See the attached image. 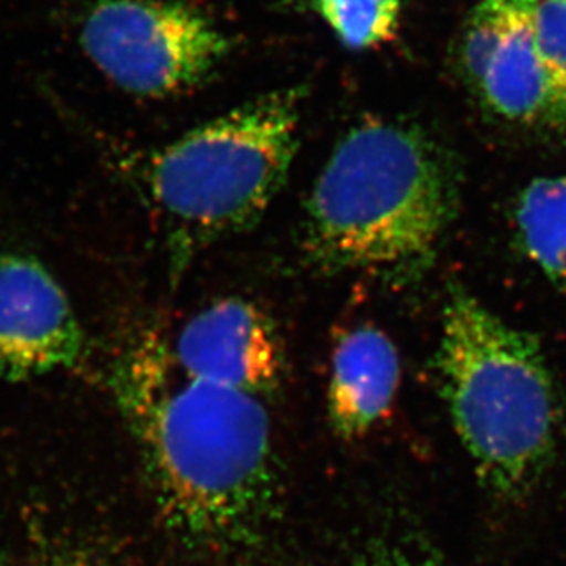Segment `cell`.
<instances>
[{
    "mask_svg": "<svg viewBox=\"0 0 566 566\" xmlns=\"http://www.w3.org/2000/svg\"><path fill=\"white\" fill-rule=\"evenodd\" d=\"M115 392L169 528L196 545L249 539L279 484L263 399L185 376L153 335L122 357Z\"/></svg>",
    "mask_w": 566,
    "mask_h": 566,
    "instance_id": "obj_1",
    "label": "cell"
},
{
    "mask_svg": "<svg viewBox=\"0 0 566 566\" xmlns=\"http://www.w3.org/2000/svg\"><path fill=\"white\" fill-rule=\"evenodd\" d=\"M446 151L401 122H360L322 169L305 210L304 249L327 273L410 282L430 268L457 216Z\"/></svg>",
    "mask_w": 566,
    "mask_h": 566,
    "instance_id": "obj_2",
    "label": "cell"
},
{
    "mask_svg": "<svg viewBox=\"0 0 566 566\" xmlns=\"http://www.w3.org/2000/svg\"><path fill=\"white\" fill-rule=\"evenodd\" d=\"M436 368L452 424L480 479L504 501L534 490L554 458L559 399L535 338L452 289Z\"/></svg>",
    "mask_w": 566,
    "mask_h": 566,
    "instance_id": "obj_3",
    "label": "cell"
},
{
    "mask_svg": "<svg viewBox=\"0 0 566 566\" xmlns=\"http://www.w3.org/2000/svg\"><path fill=\"white\" fill-rule=\"evenodd\" d=\"M302 93L265 94L151 153L142 182L166 223L169 268L258 223L287 179Z\"/></svg>",
    "mask_w": 566,
    "mask_h": 566,
    "instance_id": "obj_4",
    "label": "cell"
},
{
    "mask_svg": "<svg viewBox=\"0 0 566 566\" xmlns=\"http://www.w3.org/2000/svg\"><path fill=\"white\" fill-rule=\"evenodd\" d=\"M82 44L111 82L146 98L199 87L230 50L210 17L169 0H99L83 21Z\"/></svg>",
    "mask_w": 566,
    "mask_h": 566,
    "instance_id": "obj_5",
    "label": "cell"
},
{
    "mask_svg": "<svg viewBox=\"0 0 566 566\" xmlns=\"http://www.w3.org/2000/svg\"><path fill=\"white\" fill-rule=\"evenodd\" d=\"M83 348L71 300L43 263L0 254V379L28 381L66 370Z\"/></svg>",
    "mask_w": 566,
    "mask_h": 566,
    "instance_id": "obj_6",
    "label": "cell"
},
{
    "mask_svg": "<svg viewBox=\"0 0 566 566\" xmlns=\"http://www.w3.org/2000/svg\"><path fill=\"white\" fill-rule=\"evenodd\" d=\"M185 376L271 398L285 374L282 340L260 307L241 298L219 300L186 322L168 344Z\"/></svg>",
    "mask_w": 566,
    "mask_h": 566,
    "instance_id": "obj_7",
    "label": "cell"
},
{
    "mask_svg": "<svg viewBox=\"0 0 566 566\" xmlns=\"http://www.w3.org/2000/svg\"><path fill=\"white\" fill-rule=\"evenodd\" d=\"M471 83L482 104L502 120L566 129V96L535 44L528 0H512L501 41Z\"/></svg>",
    "mask_w": 566,
    "mask_h": 566,
    "instance_id": "obj_8",
    "label": "cell"
},
{
    "mask_svg": "<svg viewBox=\"0 0 566 566\" xmlns=\"http://www.w3.org/2000/svg\"><path fill=\"white\" fill-rule=\"evenodd\" d=\"M401 377L399 354L388 335L363 326L346 333L333 352L327 416L340 438L374 429L392 407Z\"/></svg>",
    "mask_w": 566,
    "mask_h": 566,
    "instance_id": "obj_9",
    "label": "cell"
},
{
    "mask_svg": "<svg viewBox=\"0 0 566 566\" xmlns=\"http://www.w3.org/2000/svg\"><path fill=\"white\" fill-rule=\"evenodd\" d=\"M518 243L535 268L566 285V175L530 182L513 208Z\"/></svg>",
    "mask_w": 566,
    "mask_h": 566,
    "instance_id": "obj_10",
    "label": "cell"
},
{
    "mask_svg": "<svg viewBox=\"0 0 566 566\" xmlns=\"http://www.w3.org/2000/svg\"><path fill=\"white\" fill-rule=\"evenodd\" d=\"M316 4L340 41L360 50L392 35L401 0H316Z\"/></svg>",
    "mask_w": 566,
    "mask_h": 566,
    "instance_id": "obj_11",
    "label": "cell"
},
{
    "mask_svg": "<svg viewBox=\"0 0 566 566\" xmlns=\"http://www.w3.org/2000/svg\"><path fill=\"white\" fill-rule=\"evenodd\" d=\"M528 8L537 50L566 96V4L559 0H528Z\"/></svg>",
    "mask_w": 566,
    "mask_h": 566,
    "instance_id": "obj_12",
    "label": "cell"
},
{
    "mask_svg": "<svg viewBox=\"0 0 566 566\" xmlns=\"http://www.w3.org/2000/svg\"><path fill=\"white\" fill-rule=\"evenodd\" d=\"M363 566H449L430 556L429 552L409 551L399 546L371 548Z\"/></svg>",
    "mask_w": 566,
    "mask_h": 566,
    "instance_id": "obj_13",
    "label": "cell"
},
{
    "mask_svg": "<svg viewBox=\"0 0 566 566\" xmlns=\"http://www.w3.org/2000/svg\"><path fill=\"white\" fill-rule=\"evenodd\" d=\"M559 2H563V4H566V0H559Z\"/></svg>",
    "mask_w": 566,
    "mask_h": 566,
    "instance_id": "obj_14",
    "label": "cell"
},
{
    "mask_svg": "<svg viewBox=\"0 0 566 566\" xmlns=\"http://www.w3.org/2000/svg\"><path fill=\"white\" fill-rule=\"evenodd\" d=\"M0 566H4V565H2V562H0Z\"/></svg>",
    "mask_w": 566,
    "mask_h": 566,
    "instance_id": "obj_15",
    "label": "cell"
}]
</instances>
